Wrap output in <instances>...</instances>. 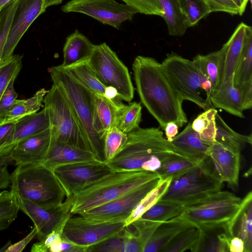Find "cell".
Wrapping results in <instances>:
<instances>
[{"label":"cell","mask_w":252,"mask_h":252,"mask_svg":"<svg viewBox=\"0 0 252 252\" xmlns=\"http://www.w3.org/2000/svg\"><path fill=\"white\" fill-rule=\"evenodd\" d=\"M238 8L239 15L241 16L245 12L249 0H232Z\"/></svg>","instance_id":"60"},{"label":"cell","mask_w":252,"mask_h":252,"mask_svg":"<svg viewBox=\"0 0 252 252\" xmlns=\"http://www.w3.org/2000/svg\"><path fill=\"white\" fill-rule=\"evenodd\" d=\"M93 101L94 128L103 141L106 133L116 127L125 105L119 97L111 100L94 92Z\"/></svg>","instance_id":"19"},{"label":"cell","mask_w":252,"mask_h":252,"mask_svg":"<svg viewBox=\"0 0 252 252\" xmlns=\"http://www.w3.org/2000/svg\"><path fill=\"white\" fill-rule=\"evenodd\" d=\"M11 0H0V11Z\"/></svg>","instance_id":"62"},{"label":"cell","mask_w":252,"mask_h":252,"mask_svg":"<svg viewBox=\"0 0 252 252\" xmlns=\"http://www.w3.org/2000/svg\"><path fill=\"white\" fill-rule=\"evenodd\" d=\"M159 177L147 171H111L74 195L70 212L80 215L133 190Z\"/></svg>","instance_id":"3"},{"label":"cell","mask_w":252,"mask_h":252,"mask_svg":"<svg viewBox=\"0 0 252 252\" xmlns=\"http://www.w3.org/2000/svg\"><path fill=\"white\" fill-rule=\"evenodd\" d=\"M52 138L49 128L17 143L9 153V156L16 166L27 163L43 164Z\"/></svg>","instance_id":"18"},{"label":"cell","mask_w":252,"mask_h":252,"mask_svg":"<svg viewBox=\"0 0 252 252\" xmlns=\"http://www.w3.org/2000/svg\"><path fill=\"white\" fill-rule=\"evenodd\" d=\"M37 231L36 227L34 228L23 239L19 241L11 244L8 243L4 247L0 249V252H21L23 251L28 244L37 235Z\"/></svg>","instance_id":"53"},{"label":"cell","mask_w":252,"mask_h":252,"mask_svg":"<svg viewBox=\"0 0 252 252\" xmlns=\"http://www.w3.org/2000/svg\"><path fill=\"white\" fill-rule=\"evenodd\" d=\"M53 172L66 197L74 195L111 170L105 162L94 160L62 165L55 168Z\"/></svg>","instance_id":"14"},{"label":"cell","mask_w":252,"mask_h":252,"mask_svg":"<svg viewBox=\"0 0 252 252\" xmlns=\"http://www.w3.org/2000/svg\"><path fill=\"white\" fill-rule=\"evenodd\" d=\"M142 247L131 224L114 236L89 247L88 252H142Z\"/></svg>","instance_id":"26"},{"label":"cell","mask_w":252,"mask_h":252,"mask_svg":"<svg viewBox=\"0 0 252 252\" xmlns=\"http://www.w3.org/2000/svg\"><path fill=\"white\" fill-rule=\"evenodd\" d=\"M16 197L20 210L33 221L39 241L59 225L65 223L72 215L70 212L72 196L66 197L61 205L51 208L40 207L18 196Z\"/></svg>","instance_id":"15"},{"label":"cell","mask_w":252,"mask_h":252,"mask_svg":"<svg viewBox=\"0 0 252 252\" xmlns=\"http://www.w3.org/2000/svg\"><path fill=\"white\" fill-rule=\"evenodd\" d=\"M21 0H11L0 11V64L5 43Z\"/></svg>","instance_id":"44"},{"label":"cell","mask_w":252,"mask_h":252,"mask_svg":"<svg viewBox=\"0 0 252 252\" xmlns=\"http://www.w3.org/2000/svg\"><path fill=\"white\" fill-rule=\"evenodd\" d=\"M89 247L75 244L63 237L50 246V252H88Z\"/></svg>","instance_id":"51"},{"label":"cell","mask_w":252,"mask_h":252,"mask_svg":"<svg viewBox=\"0 0 252 252\" xmlns=\"http://www.w3.org/2000/svg\"><path fill=\"white\" fill-rule=\"evenodd\" d=\"M48 92L44 88H42L31 98L16 99L4 118L0 121V124L16 123L26 116L37 112L43 107L44 98Z\"/></svg>","instance_id":"32"},{"label":"cell","mask_w":252,"mask_h":252,"mask_svg":"<svg viewBox=\"0 0 252 252\" xmlns=\"http://www.w3.org/2000/svg\"><path fill=\"white\" fill-rule=\"evenodd\" d=\"M20 208L16 197L11 191L0 193V231L8 228L17 218Z\"/></svg>","instance_id":"40"},{"label":"cell","mask_w":252,"mask_h":252,"mask_svg":"<svg viewBox=\"0 0 252 252\" xmlns=\"http://www.w3.org/2000/svg\"><path fill=\"white\" fill-rule=\"evenodd\" d=\"M15 123L0 124V149L10 138Z\"/></svg>","instance_id":"55"},{"label":"cell","mask_w":252,"mask_h":252,"mask_svg":"<svg viewBox=\"0 0 252 252\" xmlns=\"http://www.w3.org/2000/svg\"><path fill=\"white\" fill-rule=\"evenodd\" d=\"M242 199L220 190L199 202L185 207L180 215L202 231L226 227L241 205Z\"/></svg>","instance_id":"7"},{"label":"cell","mask_w":252,"mask_h":252,"mask_svg":"<svg viewBox=\"0 0 252 252\" xmlns=\"http://www.w3.org/2000/svg\"><path fill=\"white\" fill-rule=\"evenodd\" d=\"M231 238L224 227L203 231L199 252H229Z\"/></svg>","instance_id":"37"},{"label":"cell","mask_w":252,"mask_h":252,"mask_svg":"<svg viewBox=\"0 0 252 252\" xmlns=\"http://www.w3.org/2000/svg\"><path fill=\"white\" fill-rule=\"evenodd\" d=\"M158 177L128 192L80 215L98 222L125 221L141 199L159 183Z\"/></svg>","instance_id":"13"},{"label":"cell","mask_w":252,"mask_h":252,"mask_svg":"<svg viewBox=\"0 0 252 252\" xmlns=\"http://www.w3.org/2000/svg\"><path fill=\"white\" fill-rule=\"evenodd\" d=\"M211 12H223L232 15L239 14L237 7L232 0H206Z\"/></svg>","instance_id":"52"},{"label":"cell","mask_w":252,"mask_h":252,"mask_svg":"<svg viewBox=\"0 0 252 252\" xmlns=\"http://www.w3.org/2000/svg\"><path fill=\"white\" fill-rule=\"evenodd\" d=\"M161 64L169 81L183 100L192 102L204 110L213 108L202 87L200 71L193 61L172 52L166 55Z\"/></svg>","instance_id":"9"},{"label":"cell","mask_w":252,"mask_h":252,"mask_svg":"<svg viewBox=\"0 0 252 252\" xmlns=\"http://www.w3.org/2000/svg\"><path fill=\"white\" fill-rule=\"evenodd\" d=\"M15 80L13 79L10 82L0 98V121L4 118L18 97L14 89Z\"/></svg>","instance_id":"50"},{"label":"cell","mask_w":252,"mask_h":252,"mask_svg":"<svg viewBox=\"0 0 252 252\" xmlns=\"http://www.w3.org/2000/svg\"><path fill=\"white\" fill-rule=\"evenodd\" d=\"M43 103L54 139L90 151L84 132L74 110L56 86L53 84L45 95Z\"/></svg>","instance_id":"6"},{"label":"cell","mask_w":252,"mask_h":252,"mask_svg":"<svg viewBox=\"0 0 252 252\" xmlns=\"http://www.w3.org/2000/svg\"><path fill=\"white\" fill-rule=\"evenodd\" d=\"M63 68L75 80L93 92L104 95L106 86L97 77L89 60L80 61Z\"/></svg>","instance_id":"33"},{"label":"cell","mask_w":252,"mask_h":252,"mask_svg":"<svg viewBox=\"0 0 252 252\" xmlns=\"http://www.w3.org/2000/svg\"><path fill=\"white\" fill-rule=\"evenodd\" d=\"M203 161L216 178L222 183H226L234 191L238 190L241 153L215 142L211 144Z\"/></svg>","instance_id":"16"},{"label":"cell","mask_w":252,"mask_h":252,"mask_svg":"<svg viewBox=\"0 0 252 252\" xmlns=\"http://www.w3.org/2000/svg\"><path fill=\"white\" fill-rule=\"evenodd\" d=\"M209 98L213 108L224 110L240 118H245L241 92L234 86L233 79L223 82L217 89L212 91Z\"/></svg>","instance_id":"24"},{"label":"cell","mask_w":252,"mask_h":252,"mask_svg":"<svg viewBox=\"0 0 252 252\" xmlns=\"http://www.w3.org/2000/svg\"><path fill=\"white\" fill-rule=\"evenodd\" d=\"M94 45L78 30L69 35L63 48V60L60 65L64 68L80 61L89 60Z\"/></svg>","instance_id":"29"},{"label":"cell","mask_w":252,"mask_h":252,"mask_svg":"<svg viewBox=\"0 0 252 252\" xmlns=\"http://www.w3.org/2000/svg\"><path fill=\"white\" fill-rule=\"evenodd\" d=\"M23 57L22 55H13L0 64V98L10 82L20 73Z\"/></svg>","instance_id":"45"},{"label":"cell","mask_w":252,"mask_h":252,"mask_svg":"<svg viewBox=\"0 0 252 252\" xmlns=\"http://www.w3.org/2000/svg\"><path fill=\"white\" fill-rule=\"evenodd\" d=\"M50 128L48 114L44 108L39 112L26 116L17 121L8 142L0 149V157L8 154L20 141Z\"/></svg>","instance_id":"20"},{"label":"cell","mask_w":252,"mask_h":252,"mask_svg":"<svg viewBox=\"0 0 252 252\" xmlns=\"http://www.w3.org/2000/svg\"><path fill=\"white\" fill-rule=\"evenodd\" d=\"M61 10L65 13L84 14L118 29L123 22L131 21L137 13L127 4L116 0H70L62 6Z\"/></svg>","instance_id":"12"},{"label":"cell","mask_w":252,"mask_h":252,"mask_svg":"<svg viewBox=\"0 0 252 252\" xmlns=\"http://www.w3.org/2000/svg\"><path fill=\"white\" fill-rule=\"evenodd\" d=\"M250 26L241 23L225 43L223 82L233 79L234 71L241 56Z\"/></svg>","instance_id":"28"},{"label":"cell","mask_w":252,"mask_h":252,"mask_svg":"<svg viewBox=\"0 0 252 252\" xmlns=\"http://www.w3.org/2000/svg\"><path fill=\"white\" fill-rule=\"evenodd\" d=\"M171 143L189 159L198 163L206 158L212 144L201 138L199 134L192 129L190 123Z\"/></svg>","instance_id":"23"},{"label":"cell","mask_w":252,"mask_h":252,"mask_svg":"<svg viewBox=\"0 0 252 252\" xmlns=\"http://www.w3.org/2000/svg\"><path fill=\"white\" fill-rule=\"evenodd\" d=\"M199 164L185 158L174 156L163 161L156 173L161 179L167 178L173 179L184 175Z\"/></svg>","instance_id":"38"},{"label":"cell","mask_w":252,"mask_h":252,"mask_svg":"<svg viewBox=\"0 0 252 252\" xmlns=\"http://www.w3.org/2000/svg\"><path fill=\"white\" fill-rule=\"evenodd\" d=\"M53 84L63 94L74 110L95 158L105 162L103 141L94 126L93 92L78 82L60 65L49 69Z\"/></svg>","instance_id":"5"},{"label":"cell","mask_w":252,"mask_h":252,"mask_svg":"<svg viewBox=\"0 0 252 252\" xmlns=\"http://www.w3.org/2000/svg\"><path fill=\"white\" fill-rule=\"evenodd\" d=\"M203 231L192 226L179 233L162 252H199Z\"/></svg>","instance_id":"35"},{"label":"cell","mask_w":252,"mask_h":252,"mask_svg":"<svg viewBox=\"0 0 252 252\" xmlns=\"http://www.w3.org/2000/svg\"><path fill=\"white\" fill-rule=\"evenodd\" d=\"M162 10V18L165 21L168 33L174 36H182L189 28L180 0H158Z\"/></svg>","instance_id":"30"},{"label":"cell","mask_w":252,"mask_h":252,"mask_svg":"<svg viewBox=\"0 0 252 252\" xmlns=\"http://www.w3.org/2000/svg\"><path fill=\"white\" fill-rule=\"evenodd\" d=\"M225 50L224 44L218 51L205 55L198 54L192 59L197 68L210 81L212 91L217 89L222 83Z\"/></svg>","instance_id":"27"},{"label":"cell","mask_w":252,"mask_h":252,"mask_svg":"<svg viewBox=\"0 0 252 252\" xmlns=\"http://www.w3.org/2000/svg\"><path fill=\"white\" fill-rule=\"evenodd\" d=\"M104 96L109 99H114L118 97V93L115 88L108 86L105 88Z\"/></svg>","instance_id":"59"},{"label":"cell","mask_w":252,"mask_h":252,"mask_svg":"<svg viewBox=\"0 0 252 252\" xmlns=\"http://www.w3.org/2000/svg\"><path fill=\"white\" fill-rule=\"evenodd\" d=\"M10 185L16 196L44 208L59 206L66 198L53 171L43 164L17 165L11 174Z\"/></svg>","instance_id":"4"},{"label":"cell","mask_w":252,"mask_h":252,"mask_svg":"<svg viewBox=\"0 0 252 252\" xmlns=\"http://www.w3.org/2000/svg\"><path fill=\"white\" fill-rule=\"evenodd\" d=\"M65 223L59 225L44 238L33 244L31 251L32 252H49L50 246L62 239Z\"/></svg>","instance_id":"49"},{"label":"cell","mask_w":252,"mask_h":252,"mask_svg":"<svg viewBox=\"0 0 252 252\" xmlns=\"http://www.w3.org/2000/svg\"><path fill=\"white\" fill-rule=\"evenodd\" d=\"M127 135L122 148L111 159L105 162L111 171L156 173L163 161L172 157L189 159L163 136L158 128L138 127Z\"/></svg>","instance_id":"2"},{"label":"cell","mask_w":252,"mask_h":252,"mask_svg":"<svg viewBox=\"0 0 252 252\" xmlns=\"http://www.w3.org/2000/svg\"><path fill=\"white\" fill-rule=\"evenodd\" d=\"M228 235L244 242V252H252V192L242 199L238 211L225 228Z\"/></svg>","instance_id":"21"},{"label":"cell","mask_w":252,"mask_h":252,"mask_svg":"<svg viewBox=\"0 0 252 252\" xmlns=\"http://www.w3.org/2000/svg\"><path fill=\"white\" fill-rule=\"evenodd\" d=\"M63 0H44L42 5V11L45 12L46 9L53 5H56L61 4Z\"/></svg>","instance_id":"61"},{"label":"cell","mask_w":252,"mask_h":252,"mask_svg":"<svg viewBox=\"0 0 252 252\" xmlns=\"http://www.w3.org/2000/svg\"><path fill=\"white\" fill-rule=\"evenodd\" d=\"M238 89L241 92L244 110L251 109L252 106V80L244 84Z\"/></svg>","instance_id":"54"},{"label":"cell","mask_w":252,"mask_h":252,"mask_svg":"<svg viewBox=\"0 0 252 252\" xmlns=\"http://www.w3.org/2000/svg\"><path fill=\"white\" fill-rule=\"evenodd\" d=\"M72 215L64 227L62 237L81 246L90 247L111 238L125 227L124 221L98 222L80 215Z\"/></svg>","instance_id":"11"},{"label":"cell","mask_w":252,"mask_h":252,"mask_svg":"<svg viewBox=\"0 0 252 252\" xmlns=\"http://www.w3.org/2000/svg\"><path fill=\"white\" fill-rule=\"evenodd\" d=\"M89 62L105 86L117 89L120 99L128 102L133 99L134 88L128 69L105 42L94 45Z\"/></svg>","instance_id":"10"},{"label":"cell","mask_w":252,"mask_h":252,"mask_svg":"<svg viewBox=\"0 0 252 252\" xmlns=\"http://www.w3.org/2000/svg\"><path fill=\"white\" fill-rule=\"evenodd\" d=\"M222 184L203 161L184 175L172 179L159 200L178 203L186 207L221 190Z\"/></svg>","instance_id":"8"},{"label":"cell","mask_w":252,"mask_h":252,"mask_svg":"<svg viewBox=\"0 0 252 252\" xmlns=\"http://www.w3.org/2000/svg\"><path fill=\"white\" fill-rule=\"evenodd\" d=\"M136 91L141 103L164 130L169 122L179 127L188 123L183 100L173 89L155 59L137 56L132 63Z\"/></svg>","instance_id":"1"},{"label":"cell","mask_w":252,"mask_h":252,"mask_svg":"<svg viewBox=\"0 0 252 252\" xmlns=\"http://www.w3.org/2000/svg\"><path fill=\"white\" fill-rule=\"evenodd\" d=\"M44 0H21L4 47L1 63L13 55L20 39L41 14Z\"/></svg>","instance_id":"17"},{"label":"cell","mask_w":252,"mask_h":252,"mask_svg":"<svg viewBox=\"0 0 252 252\" xmlns=\"http://www.w3.org/2000/svg\"><path fill=\"white\" fill-rule=\"evenodd\" d=\"M179 127L174 122H169L166 125L164 130L166 139L169 142H171L177 135Z\"/></svg>","instance_id":"57"},{"label":"cell","mask_w":252,"mask_h":252,"mask_svg":"<svg viewBox=\"0 0 252 252\" xmlns=\"http://www.w3.org/2000/svg\"><path fill=\"white\" fill-rule=\"evenodd\" d=\"M52 138L50 149L43 163L52 171L58 166L64 164L97 160L90 151L56 141L53 136Z\"/></svg>","instance_id":"22"},{"label":"cell","mask_w":252,"mask_h":252,"mask_svg":"<svg viewBox=\"0 0 252 252\" xmlns=\"http://www.w3.org/2000/svg\"><path fill=\"white\" fill-rule=\"evenodd\" d=\"M194 226L180 215L161 223L156 229L144 248L143 252H162L181 232Z\"/></svg>","instance_id":"25"},{"label":"cell","mask_w":252,"mask_h":252,"mask_svg":"<svg viewBox=\"0 0 252 252\" xmlns=\"http://www.w3.org/2000/svg\"><path fill=\"white\" fill-rule=\"evenodd\" d=\"M141 117V104L135 101L130 102L123 108L116 127L127 134L139 127Z\"/></svg>","instance_id":"42"},{"label":"cell","mask_w":252,"mask_h":252,"mask_svg":"<svg viewBox=\"0 0 252 252\" xmlns=\"http://www.w3.org/2000/svg\"><path fill=\"white\" fill-rule=\"evenodd\" d=\"M171 178L160 180L158 184L150 191L139 202L125 220V226L140 218L147 210L156 204L168 189Z\"/></svg>","instance_id":"36"},{"label":"cell","mask_w":252,"mask_h":252,"mask_svg":"<svg viewBox=\"0 0 252 252\" xmlns=\"http://www.w3.org/2000/svg\"><path fill=\"white\" fill-rule=\"evenodd\" d=\"M8 164L0 166V190L6 189L11 183V174L7 168Z\"/></svg>","instance_id":"56"},{"label":"cell","mask_w":252,"mask_h":252,"mask_svg":"<svg viewBox=\"0 0 252 252\" xmlns=\"http://www.w3.org/2000/svg\"><path fill=\"white\" fill-rule=\"evenodd\" d=\"M189 27L196 25L211 13L206 0H180Z\"/></svg>","instance_id":"43"},{"label":"cell","mask_w":252,"mask_h":252,"mask_svg":"<svg viewBox=\"0 0 252 252\" xmlns=\"http://www.w3.org/2000/svg\"><path fill=\"white\" fill-rule=\"evenodd\" d=\"M244 243L242 239L234 236L231 238L229 242V252H244Z\"/></svg>","instance_id":"58"},{"label":"cell","mask_w":252,"mask_h":252,"mask_svg":"<svg viewBox=\"0 0 252 252\" xmlns=\"http://www.w3.org/2000/svg\"><path fill=\"white\" fill-rule=\"evenodd\" d=\"M217 112L214 108L205 110L191 124L192 129L199 134L201 138L210 144L215 142V115Z\"/></svg>","instance_id":"41"},{"label":"cell","mask_w":252,"mask_h":252,"mask_svg":"<svg viewBox=\"0 0 252 252\" xmlns=\"http://www.w3.org/2000/svg\"><path fill=\"white\" fill-rule=\"evenodd\" d=\"M184 208V206L178 203L159 200L141 217L163 222L179 216Z\"/></svg>","instance_id":"39"},{"label":"cell","mask_w":252,"mask_h":252,"mask_svg":"<svg viewBox=\"0 0 252 252\" xmlns=\"http://www.w3.org/2000/svg\"><path fill=\"white\" fill-rule=\"evenodd\" d=\"M215 142L226 148L241 153L247 144H252L251 134L246 135L236 132L226 124L218 112L215 115Z\"/></svg>","instance_id":"31"},{"label":"cell","mask_w":252,"mask_h":252,"mask_svg":"<svg viewBox=\"0 0 252 252\" xmlns=\"http://www.w3.org/2000/svg\"><path fill=\"white\" fill-rule=\"evenodd\" d=\"M127 138V134L117 127L106 133L103 140L105 162L115 156L125 144Z\"/></svg>","instance_id":"46"},{"label":"cell","mask_w":252,"mask_h":252,"mask_svg":"<svg viewBox=\"0 0 252 252\" xmlns=\"http://www.w3.org/2000/svg\"><path fill=\"white\" fill-rule=\"evenodd\" d=\"M252 80V28L250 26L243 48L233 76L234 86L239 89Z\"/></svg>","instance_id":"34"},{"label":"cell","mask_w":252,"mask_h":252,"mask_svg":"<svg viewBox=\"0 0 252 252\" xmlns=\"http://www.w3.org/2000/svg\"><path fill=\"white\" fill-rule=\"evenodd\" d=\"M162 222L153 221L141 217L133 221L130 224L133 227L136 236L142 247V252L151 236Z\"/></svg>","instance_id":"47"},{"label":"cell","mask_w":252,"mask_h":252,"mask_svg":"<svg viewBox=\"0 0 252 252\" xmlns=\"http://www.w3.org/2000/svg\"><path fill=\"white\" fill-rule=\"evenodd\" d=\"M137 13L162 17L163 13L158 0H121Z\"/></svg>","instance_id":"48"}]
</instances>
